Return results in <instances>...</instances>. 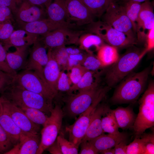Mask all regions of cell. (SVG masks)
<instances>
[{
  "label": "cell",
  "mask_w": 154,
  "mask_h": 154,
  "mask_svg": "<svg viewBox=\"0 0 154 154\" xmlns=\"http://www.w3.org/2000/svg\"><path fill=\"white\" fill-rule=\"evenodd\" d=\"M13 14L18 25L47 19L45 9L33 4L27 0H18Z\"/></svg>",
  "instance_id": "12"
},
{
  "label": "cell",
  "mask_w": 154,
  "mask_h": 154,
  "mask_svg": "<svg viewBox=\"0 0 154 154\" xmlns=\"http://www.w3.org/2000/svg\"><path fill=\"white\" fill-rule=\"evenodd\" d=\"M145 39L146 42L145 49L148 52L154 48V27L148 31Z\"/></svg>",
  "instance_id": "47"
},
{
  "label": "cell",
  "mask_w": 154,
  "mask_h": 154,
  "mask_svg": "<svg viewBox=\"0 0 154 154\" xmlns=\"http://www.w3.org/2000/svg\"><path fill=\"white\" fill-rule=\"evenodd\" d=\"M3 111V109L2 104L0 100V115L2 113Z\"/></svg>",
  "instance_id": "56"
},
{
  "label": "cell",
  "mask_w": 154,
  "mask_h": 154,
  "mask_svg": "<svg viewBox=\"0 0 154 154\" xmlns=\"http://www.w3.org/2000/svg\"><path fill=\"white\" fill-rule=\"evenodd\" d=\"M68 74L73 86L76 85L81 78L84 73L88 70L81 64L72 67Z\"/></svg>",
  "instance_id": "40"
},
{
  "label": "cell",
  "mask_w": 154,
  "mask_h": 154,
  "mask_svg": "<svg viewBox=\"0 0 154 154\" xmlns=\"http://www.w3.org/2000/svg\"><path fill=\"white\" fill-rule=\"evenodd\" d=\"M94 16L100 17L112 3L119 0H81Z\"/></svg>",
  "instance_id": "31"
},
{
  "label": "cell",
  "mask_w": 154,
  "mask_h": 154,
  "mask_svg": "<svg viewBox=\"0 0 154 154\" xmlns=\"http://www.w3.org/2000/svg\"><path fill=\"white\" fill-rule=\"evenodd\" d=\"M47 19L55 23L75 27L68 21L65 0H52L46 9Z\"/></svg>",
  "instance_id": "20"
},
{
  "label": "cell",
  "mask_w": 154,
  "mask_h": 154,
  "mask_svg": "<svg viewBox=\"0 0 154 154\" xmlns=\"http://www.w3.org/2000/svg\"><path fill=\"white\" fill-rule=\"evenodd\" d=\"M144 142V154H154V135L143 133L140 136Z\"/></svg>",
  "instance_id": "43"
},
{
  "label": "cell",
  "mask_w": 154,
  "mask_h": 154,
  "mask_svg": "<svg viewBox=\"0 0 154 154\" xmlns=\"http://www.w3.org/2000/svg\"><path fill=\"white\" fill-rule=\"evenodd\" d=\"M97 56L102 65L106 67L115 62L119 57L117 48L105 44L97 51Z\"/></svg>",
  "instance_id": "29"
},
{
  "label": "cell",
  "mask_w": 154,
  "mask_h": 154,
  "mask_svg": "<svg viewBox=\"0 0 154 154\" xmlns=\"http://www.w3.org/2000/svg\"><path fill=\"white\" fill-rule=\"evenodd\" d=\"M86 53L84 54L81 52L76 54L69 55L68 57L79 61L82 65Z\"/></svg>",
  "instance_id": "52"
},
{
  "label": "cell",
  "mask_w": 154,
  "mask_h": 154,
  "mask_svg": "<svg viewBox=\"0 0 154 154\" xmlns=\"http://www.w3.org/2000/svg\"><path fill=\"white\" fill-rule=\"evenodd\" d=\"M30 49L29 57L24 70L34 71L44 78L43 68L48 61L47 48L39 37Z\"/></svg>",
  "instance_id": "15"
},
{
  "label": "cell",
  "mask_w": 154,
  "mask_h": 154,
  "mask_svg": "<svg viewBox=\"0 0 154 154\" xmlns=\"http://www.w3.org/2000/svg\"><path fill=\"white\" fill-rule=\"evenodd\" d=\"M18 26L22 29L39 36L43 35L60 28H74L69 25L54 22L47 19L23 23Z\"/></svg>",
  "instance_id": "18"
},
{
  "label": "cell",
  "mask_w": 154,
  "mask_h": 154,
  "mask_svg": "<svg viewBox=\"0 0 154 154\" xmlns=\"http://www.w3.org/2000/svg\"><path fill=\"white\" fill-rule=\"evenodd\" d=\"M63 112L60 106L56 104L41 132L40 145L37 154H41L56 140L60 130Z\"/></svg>",
  "instance_id": "8"
},
{
  "label": "cell",
  "mask_w": 154,
  "mask_h": 154,
  "mask_svg": "<svg viewBox=\"0 0 154 154\" xmlns=\"http://www.w3.org/2000/svg\"><path fill=\"white\" fill-rule=\"evenodd\" d=\"M65 46L56 47L49 50L52 56L56 60L60 69L66 70L69 54L67 53Z\"/></svg>",
  "instance_id": "34"
},
{
  "label": "cell",
  "mask_w": 154,
  "mask_h": 154,
  "mask_svg": "<svg viewBox=\"0 0 154 154\" xmlns=\"http://www.w3.org/2000/svg\"><path fill=\"white\" fill-rule=\"evenodd\" d=\"M14 19L12 11L9 7L0 6V22L14 21Z\"/></svg>",
  "instance_id": "46"
},
{
  "label": "cell",
  "mask_w": 154,
  "mask_h": 154,
  "mask_svg": "<svg viewBox=\"0 0 154 154\" xmlns=\"http://www.w3.org/2000/svg\"><path fill=\"white\" fill-rule=\"evenodd\" d=\"M72 83L68 74L63 71H60L57 85V90L58 91L66 92L68 93L71 92Z\"/></svg>",
  "instance_id": "37"
},
{
  "label": "cell",
  "mask_w": 154,
  "mask_h": 154,
  "mask_svg": "<svg viewBox=\"0 0 154 154\" xmlns=\"http://www.w3.org/2000/svg\"><path fill=\"white\" fill-rule=\"evenodd\" d=\"M19 108L29 119L36 124L43 126L48 119L49 117L46 115L45 113L38 109L27 107Z\"/></svg>",
  "instance_id": "33"
},
{
  "label": "cell",
  "mask_w": 154,
  "mask_h": 154,
  "mask_svg": "<svg viewBox=\"0 0 154 154\" xmlns=\"http://www.w3.org/2000/svg\"><path fill=\"white\" fill-rule=\"evenodd\" d=\"M139 112L133 128L135 137H140L154 125V82H150L139 100Z\"/></svg>",
  "instance_id": "4"
},
{
  "label": "cell",
  "mask_w": 154,
  "mask_h": 154,
  "mask_svg": "<svg viewBox=\"0 0 154 154\" xmlns=\"http://www.w3.org/2000/svg\"><path fill=\"white\" fill-rule=\"evenodd\" d=\"M127 135L124 132L116 134H102L88 141L99 153L104 150L114 147L121 141L127 139Z\"/></svg>",
  "instance_id": "21"
},
{
  "label": "cell",
  "mask_w": 154,
  "mask_h": 154,
  "mask_svg": "<svg viewBox=\"0 0 154 154\" xmlns=\"http://www.w3.org/2000/svg\"><path fill=\"white\" fill-rule=\"evenodd\" d=\"M80 154H97L99 152L88 141H83L80 144Z\"/></svg>",
  "instance_id": "45"
},
{
  "label": "cell",
  "mask_w": 154,
  "mask_h": 154,
  "mask_svg": "<svg viewBox=\"0 0 154 154\" xmlns=\"http://www.w3.org/2000/svg\"><path fill=\"white\" fill-rule=\"evenodd\" d=\"M17 1L18 0H0V6L9 7L13 13L16 9Z\"/></svg>",
  "instance_id": "49"
},
{
  "label": "cell",
  "mask_w": 154,
  "mask_h": 154,
  "mask_svg": "<svg viewBox=\"0 0 154 154\" xmlns=\"http://www.w3.org/2000/svg\"><path fill=\"white\" fill-rule=\"evenodd\" d=\"M46 150L52 154H62L60 146L56 140Z\"/></svg>",
  "instance_id": "50"
},
{
  "label": "cell",
  "mask_w": 154,
  "mask_h": 154,
  "mask_svg": "<svg viewBox=\"0 0 154 154\" xmlns=\"http://www.w3.org/2000/svg\"><path fill=\"white\" fill-rule=\"evenodd\" d=\"M69 23L75 27L88 25L94 17L81 0H65Z\"/></svg>",
  "instance_id": "13"
},
{
  "label": "cell",
  "mask_w": 154,
  "mask_h": 154,
  "mask_svg": "<svg viewBox=\"0 0 154 154\" xmlns=\"http://www.w3.org/2000/svg\"><path fill=\"white\" fill-rule=\"evenodd\" d=\"M113 110L119 128L123 129L133 128L137 116L132 107L119 106Z\"/></svg>",
  "instance_id": "25"
},
{
  "label": "cell",
  "mask_w": 154,
  "mask_h": 154,
  "mask_svg": "<svg viewBox=\"0 0 154 154\" xmlns=\"http://www.w3.org/2000/svg\"><path fill=\"white\" fill-rule=\"evenodd\" d=\"M104 87L100 86L79 92L70 97L66 103L65 110L71 116L80 115L90 106L99 96Z\"/></svg>",
  "instance_id": "10"
},
{
  "label": "cell",
  "mask_w": 154,
  "mask_h": 154,
  "mask_svg": "<svg viewBox=\"0 0 154 154\" xmlns=\"http://www.w3.org/2000/svg\"><path fill=\"white\" fill-rule=\"evenodd\" d=\"M38 134L23 132L19 142L4 154H37L40 142Z\"/></svg>",
  "instance_id": "17"
},
{
  "label": "cell",
  "mask_w": 154,
  "mask_h": 154,
  "mask_svg": "<svg viewBox=\"0 0 154 154\" xmlns=\"http://www.w3.org/2000/svg\"><path fill=\"white\" fill-rule=\"evenodd\" d=\"M86 29L88 33L97 35L105 42L117 48L129 47L137 43L103 21L92 22L88 25Z\"/></svg>",
  "instance_id": "6"
},
{
  "label": "cell",
  "mask_w": 154,
  "mask_h": 154,
  "mask_svg": "<svg viewBox=\"0 0 154 154\" xmlns=\"http://www.w3.org/2000/svg\"><path fill=\"white\" fill-rule=\"evenodd\" d=\"M11 21L0 22V40L2 42L8 39L14 31Z\"/></svg>",
  "instance_id": "42"
},
{
  "label": "cell",
  "mask_w": 154,
  "mask_h": 154,
  "mask_svg": "<svg viewBox=\"0 0 154 154\" xmlns=\"http://www.w3.org/2000/svg\"><path fill=\"white\" fill-rule=\"evenodd\" d=\"M103 21L137 41L131 21L122 5L119 4L118 2H113L110 5L103 16Z\"/></svg>",
  "instance_id": "9"
},
{
  "label": "cell",
  "mask_w": 154,
  "mask_h": 154,
  "mask_svg": "<svg viewBox=\"0 0 154 154\" xmlns=\"http://www.w3.org/2000/svg\"><path fill=\"white\" fill-rule=\"evenodd\" d=\"M35 5L40 6L46 9L52 0H27Z\"/></svg>",
  "instance_id": "51"
},
{
  "label": "cell",
  "mask_w": 154,
  "mask_h": 154,
  "mask_svg": "<svg viewBox=\"0 0 154 154\" xmlns=\"http://www.w3.org/2000/svg\"><path fill=\"white\" fill-rule=\"evenodd\" d=\"M82 31H76L68 27L58 28L42 35L39 38L48 49L78 43Z\"/></svg>",
  "instance_id": "11"
},
{
  "label": "cell",
  "mask_w": 154,
  "mask_h": 154,
  "mask_svg": "<svg viewBox=\"0 0 154 154\" xmlns=\"http://www.w3.org/2000/svg\"><path fill=\"white\" fill-rule=\"evenodd\" d=\"M14 145L7 133L0 124V154H5Z\"/></svg>",
  "instance_id": "39"
},
{
  "label": "cell",
  "mask_w": 154,
  "mask_h": 154,
  "mask_svg": "<svg viewBox=\"0 0 154 154\" xmlns=\"http://www.w3.org/2000/svg\"><path fill=\"white\" fill-rule=\"evenodd\" d=\"M102 72L87 70L77 84L72 86L71 92L76 90L84 91L99 86Z\"/></svg>",
  "instance_id": "26"
},
{
  "label": "cell",
  "mask_w": 154,
  "mask_h": 154,
  "mask_svg": "<svg viewBox=\"0 0 154 154\" xmlns=\"http://www.w3.org/2000/svg\"><path fill=\"white\" fill-rule=\"evenodd\" d=\"M66 50L69 55L75 54L82 52L80 48L74 47H66Z\"/></svg>",
  "instance_id": "53"
},
{
  "label": "cell",
  "mask_w": 154,
  "mask_h": 154,
  "mask_svg": "<svg viewBox=\"0 0 154 154\" xmlns=\"http://www.w3.org/2000/svg\"><path fill=\"white\" fill-rule=\"evenodd\" d=\"M82 65L87 70L94 71H99V70L104 69V67L93 53L87 52Z\"/></svg>",
  "instance_id": "35"
},
{
  "label": "cell",
  "mask_w": 154,
  "mask_h": 154,
  "mask_svg": "<svg viewBox=\"0 0 154 154\" xmlns=\"http://www.w3.org/2000/svg\"><path fill=\"white\" fill-rule=\"evenodd\" d=\"M110 88L108 86L104 87L99 96L88 108L79 115L73 124L66 127V130L69 134V141L78 147L85 135L97 106Z\"/></svg>",
  "instance_id": "5"
},
{
  "label": "cell",
  "mask_w": 154,
  "mask_h": 154,
  "mask_svg": "<svg viewBox=\"0 0 154 154\" xmlns=\"http://www.w3.org/2000/svg\"><path fill=\"white\" fill-rule=\"evenodd\" d=\"M148 52L137 48H131L111 65L107 70L105 79L108 86L111 88L132 72Z\"/></svg>",
  "instance_id": "3"
},
{
  "label": "cell",
  "mask_w": 154,
  "mask_h": 154,
  "mask_svg": "<svg viewBox=\"0 0 154 154\" xmlns=\"http://www.w3.org/2000/svg\"><path fill=\"white\" fill-rule=\"evenodd\" d=\"M150 72L147 68L127 76L115 89L111 102L114 105L135 103L144 90Z\"/></svg>",
  "instance_id": "2"
},
{
  "label": "cell",
  "mask_w": 154,
  "mask_h": 154,
  "mask_svg": "<svg viewBox=\"0 0 154 154\" xmlns=\"http://www.w3.org/2000/svg\"><path fill=\"white\" fill-rule=\"evenodd\" d=\"M102 154H114V149L112 148H108L100 151Z\"/></svg>",
  "instance_id": "54"
},
{
  "label": "cell",
  "mask_w": 154,
  "mask_h": 154,
  "mask_svg": "<svg viewBox=\"0 0 154 154\" xmlns=\"http://www.w3.org/2000/svg\"><path fill=\"white\" fill-rule=\"evenodd\" d=\"M101 126L104 133L116 135L120 132L113 110L111 109L107 104L102 117Z\"/></svg>",
  "instance_id": "30"
},
{
  "label": "cell",
  "mask_w": 154,
  "mask_h": 154,
  "mask_svg": "<svg viewBox=\"0 0 154 154\" xmlns=\"http://www.w3.org/2000/svg\"><path fill=\"white\" fill-rule=\"evenodd\" d=\"M29 47L25 46L16 47L15 51L7 53V60L11 69L17 72L18 71L25 69L29 54Z\"/></svg>",
  "instance_id": "23"
},
{
  "label": "cell",
  "mask_w": 154,
  "mask_h": 154,
  "mask_svg": "<svg viewBox=\"0 0 154 154\" xmlns=\"http://www.w3.org/2000/svg\"><path fill=\"white\" fill-rule=\"evenodd\" d=\"M124 2L122 5L127 17L131 23L133 31L136 35V22L141 3L131 1Z\"/></svg>",
  "instance_id": "32"
},
{
  "label": "cell",
  "mask_w": 154,
  "mask_h": 154,
  "mask_svg": "<svg viewBox=\"0 0 154 154\" xmlns=\"http://www.w3.org/2000/svg\"><path fill=\"white\" fill-rule=\"evenodd\" d=\"M39 35L29 33L23 29L14 30L9 38L2 41L3 44L7 51L11 47L30 46L33 44Z\"/></svg>",
  "instance_id": "19"
},
{
  "label": "cell",
  "mask_w": 154,
  "mask_h": 154,
  "mask_svg": "<svg viewBox=\"0 0 154 154\" xmlns=\"http://www.w3.org/2000/svg\"><path fill=\"white\" fill-rule=\"evenodd\" d=\"M47 53L48 61L43 68V76L46 82L50 87L58 93L57 85L61 69L48 50Z\"/></svg>",
  "instance_id": "24"
},
{
  "label": "cell",
  "mask_w": 154,
  "mask_h": 154,
  "mask_svg": "<svg viewBox=\"0 0 154 154\" xmlns=\"http://www.w3.org/2000/svg\"><path fill=\"white\" fill-rule=\"evenodd\" d=\"M144 142L141 137H135L134 140L127 145L126 154H144Z\"/></svg>",
  "instance_id": "38"
},
{
  "label": "cell",
  "mask_w": 154,
  "mask_h": 154,
  "mask_svg": "<svg viewBox=\"0 0 154 154\" xmlns=\"http://www.w3.org/2000/svg\"><path fill=\"white\" fill-rule=\"evenodd\" d=\"M124 1H131L141 3L142 2H144L147 0H123Z\"/></svg>",
  "instance_id": "55"
},
{
  "label": "cell",
  "mask_w": 154,
  "mask_h": 154,
  "mask_svg": "<svg viewBox=\"0 0 154 154\" xmlns=\"http://www.w3.org/2000/svg\"><path fill=\"white\" fill-rule=\"evenodd\" d=\"M106 104L100 103L98 105L81 142L90 140L104 134L101 126V120Z\"/></svg>",
  "instance_id": "22"
},
{
  "label": "cell",
  "mask_w": 154,
  "mask_h": 154,
  "mask_svg": "<svg viewBox=\"0 0 154 154\" xmlns=\"http://www.w3.org/2000/svg\"><path fill=\"white\" fill-rule=\"evenodd\" d=\"M84 33L80 36L78 43L80 45V48L85 50L87 52L97 51L106 44L104 40L96 34L90 33Z\"/></svg>",
  "instance_id": "27"
},
{
  "label": "cell",
  "mask_w": 154,
  "mask_h": 154,
  "mask_svg": "<svg viewBox=\"0 0 154 154\" xmlns=\"http://www.w3.org/2000/svg\"><path fill=\"white\" fill-rule=\"evenodd\" d=\"M14 82L28 90L52 100L58 93L50 87L44 78L32 70H23L17 73Z\"/></svg>",
  "instance_id": "7"
},
{
  "label": "cell",
  "mask_w": 154,
  "mask_h": 154,
  "mask_svg": "<svg viewBox=\"0 0 154 154\" xmlns=\"http://www.w3.org/2000/svg\"><path fill=\"white\" fill-rule=\"evenodd\" d=\"M56 140L60 146L62 154L78 153V147L67 140L62 135L58 136Z\"/></svg>",
  "instance_id": "36"
},
{
  "label": "cell",
  "mask_w": 154,
  "mask_h": 154,
  "mask_svg": "<svg viewBox=\"0 0 154 154\" xmlns=\"http://www.w3.org/2000/svg\"><path fill=\"white\" fill-rule=\"evenodd\" d=\"M137 42L145 39V32L154 27V13L153 6L149 0L141 3L136 22Z\"/></svg>",
  "instance_id": "16"
},
{
  "label": "cell",
  "mask_w": 154,
  "mask_h": 154,
  "mask_svg": "<svg viewBox=\"0 0 154 154\" xmlns=\"http://www.w3.org/2000/svg\"><path fill=\"white\" fill-rule=\"evenodd\" d=\"M15 76L0 70V93L5 88L14 82Z\"/></svg>",
  "instance_id": "44"
},
{
  "label": "cell",
  "mask_w": 154,
  "mask_h": 154,
  "mask_svg": "<svg viewBox=\"0 0 154 154\" xmlns=\"http://www.w3.org/2000/svg\"><path fill=\"white\" fill-rule=\"evenodd\" d=\"M0 124L9 136L14 146L17 144L23 132L3 110L0 115Z\"/></svg>",
  "instance_id": "28"
},
{
  "label": "cell",
  "mask_w": 154,
  "mask_h": 154,
  "mask_svg": "<svg viewBox=\"0 0 154 154\" xmlns=\"http://www.w3.org/2000/svg\"><path fill=\"white\" fill-rule=\"evenodd\" d=\"M127 140H123L114 147V154H126Z\"/></svg>",
  "instance_id": "48"
},
{
  "label": "cell",
  "mask_w": 154,
  "mask_h": 154,
  "mask_svg": "<svg viewBox=\"0 0 154 154\" xmlns=\"http://www.w3.org/2000/svg\"><path fill=\"white\" fill-rule=\"evenodd\" d=\"M3 110L11 117L14 122L24 132L38 134L39 125L32 122L19 107L0 98Z\"/></svg>",
  "instance_id": "14"
},
{
  "label": "cell",
  "mask_w": 154,
  "mask_h": 154,
  "mask_svg": "<svg viewBox=\"0 0 154 154\" xmlns=\"http://www.w3.org/2000/svg\"><path fill=\"white\" fill-rule=\"evenodd\" d=\"M0 98L19 107L37 109L50 114L53 100L28 90L14 82L0 93Z\"/></svg>",
  "instance_id": "1"
},
{
  "label": "cell",
  "mask_w": 154,
  "mask_h": 154,
  "mask_svg": "<svg viewBox=\"0 0 154 154\" xmlns=\"http://www.w3.org/2000/svg\"><path fill=\"white\" fill-rule=\"evenodd\" d=\"M7 50L0 41V70L15 76L17 72L11 69L8 65L7 59Z\"/></svg>",
  "instance_id": "41"
}]
</instances>
